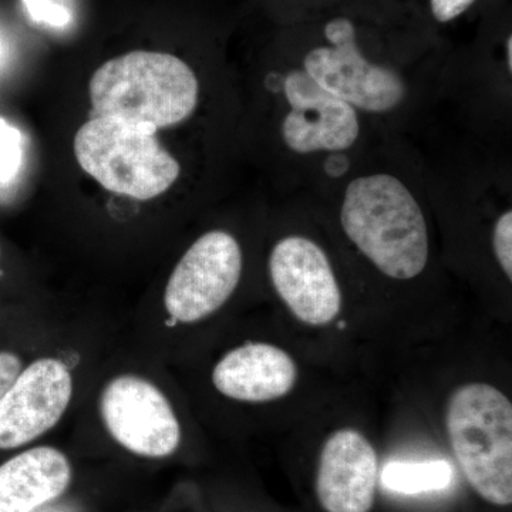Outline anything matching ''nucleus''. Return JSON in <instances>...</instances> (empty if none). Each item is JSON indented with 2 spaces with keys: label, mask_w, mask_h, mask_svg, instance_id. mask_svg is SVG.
I'll use <instances>...</instances> for the list:
<instances>
[{
  "label": "nucleus",
  "mask_w": 512,
  "mask_h": 512,
  "mask_svg": "<svg viewBox=\"0 0 512 512\" xmlns=\"http://www.w3.org/2000/svg\"><path fill=\"white\" fill-rule=\"evenodd\" d=\"M104 426L121 447L136 456L165 458L181 443L174 409L160 389L143 377L110 380L100 397Z\"/></svg>",
  "instance_id": "0eeeda50"
},
{
  "label": "nucleus",
  "mask_w": 512,
  "mask_h": 512,
  "mask_svg": "<svg viewBox=\"0 0 512 512\" xmlns=\"http://www.w3.org/2000/svg\"><path fill=\"white\" fill-rule=\"evenodd\" d=\"M69 458L53 447H33L0 464V512H37L72 483Z\"/></svg>",
  "instance_id": "ddd939ff"
},
{
  "label": "nucleus",
  "mask_w": 512,
  "mask_h": 512,
  "mask_svg": "<svg viewBox=\"0 0 512 512\" xmlns=\"http://www.w3.org/2000/svg\"><path fill=\"white\" fill-rule=\"evenodd\" d=\"M19 140V131L3 124L2 137H0V181L2 183L12 180L18 173L20 161H22Z\"/></svg>",
  "instance_id": "2eb2a0df"
},
{
  "label": "nucleus",
  "mask_w": 512,
  "mask_h": 512,
  "mask_svg": "<svg viewBox=\"0 0 512 512\" xmlns=\"http://www.w3.org/2000/svg\"><path fill=\"white\" fill-rule=\"evenodd\" d=\"M242 274V251L225 231H211L185 252L168 279L164 305L180 323L208 318L231 298Z\"/></svg>",
  "instance_id": "423d86ee"
},
{
  "label": "nucleus",
  "mask_w": 512,
  "mask_h": 512,
  "mask_svg": "<svg viewBox=\"0 0 512 512\" xmlns=\"http://www.w3.org/2000/svg\"><path fill=\"white\" fill-rule=\"evenodd\" d=\"M74 154L106 190L140 201L167 191L181 170L154 131L109 117H93L80 127Z\"/></svg>",
  "instance_id": "20e7f679"
},
{
  "label": "nucleus",
  "mask_w": 512,
  "mask_h": 512,
  "mask_svg": "<svg viewBox=\"0 0 512 512\" xmlns=\"http://www.w3.org/2000/svg\"><path fill=\"white\" fill-rule=\"evenodd\" d=\"M59 2L60 0H25V5L29 15L37 22L60 28L69 23L70 13Z\"/></svg>",
  "instance_id": "f3484780"
},
{
  "label": "nucleus",
  "mask_w": 512,
  "mask_h": 512,
  "mask_svg": "<svg viewBox=\"0 0 512 512\" xmlns=\"http://www.w3.org/2000/svg\"><path fill=\"white\" fill-rule=\"evenodd\" d=\"M493 244L501 268L512 279V212L508 210L495 222Z\"/></svg>",
  "instance_id": "dca6fc26"
},
{
  "label": "nucleus",
  "mask_w": 512,
  "mask_h": 512,
  "mask_svg": "<svg viewBox=\"0 0 512 512\" xmlns=\"http://www.w3.org/2000/svg\"><path fill=\"white\" fill-rule=\"evenodd\" d=\"M476 0H430L431 12L441 23L451 22L463 15Z\"/></svg>",
  "instance_id": "6ab92c4d"
},
{
  "label": "nucleus",
  "mask_w": 512,
  "mask_h": 512,
  "mask_svg": "<svg viewBox=\"0 0 512 512\" xmlns=\"http://www.w3.org/2000/svg\"><path fill=\"white\" fill-rule=\"evenodd\" d=\"M349 160L343 153H332L325 163V173L332 178H339L348 173Z\"/></svg>",
  "instance_id": "aec40b11"
},
{
  "label": "nucleus",
  "mask_w": 512,
  "mask_h": 512,
  "mask_svg": "<svg viewBox=\"0 0 512 512\" xmlns=\"http://www.w3.org/2000/svg\"><path fill=\"white\" fill-rule=\"evenodd\" d=\"M269 272L279 298L296 319L323 326L338 318L342 306L335 272L318 244L305 237H286L269 256Z\"/></svg>",
  "instance_id": "1a4fd4ad"
},
{
  "label": "nucleus",
  "mask_w": 512,
  "mask_h": 512,
  "mask_svg": "<svg viewBox=\"0 0 512 512\" xmlns=\"http://www.w3.org/2000/svg\"><path fill=\"white\" fill-rule=\"evenodd\" d=\"M89 89L94 117L126 121L157 133L194 113L200 84L177 56L137 50L99 67Z\"/></svg>",
  "instance_id": "f03ea898"
},
{
  "label": "nucleus",
  "mask_w": 512,
  "mask_h": 512,
  "mask_svg": "<svg viewBox=\"0 0 512 512\" xmlns=\"http://www.w3.org/2000/svg\"><path fill=\"white\" fill-rule=\"evenodd\" d=\"M329 46L311 50L303 70L333 96L355 109L386 113L406 96V84L393 69L369 62L356 42L352 20L336 18L325 26Z\"/></svg>",
  "instance_id": "39448f33"
},
{
  "label": "nucleus",
  "mask_w": 512,
  "mask_h": 512,
  "mask_svg": "<svg viewBox=\"0 0 512 512\" xmlns=\"http://www.w3.org/2000/svg\"><path fill=\"white\" fill-rule=\"evenodd\" d=\"M453 476V467L446 460L390 461L379 478L390 493L414 495L446 490Z\"/></svg>",
  "instance_id": "4468645a"
},
{
  "label": "nucleus",
  "mask_w": 512,
  "mask_h": 512,
  "mask_svg": "<svg viewBox=\"0 0 512 512\" xmlns=\"http://www.w3.org/2000/svg\"><path fill=\"white\" fill-rule=\"evenodd\" d=\"M505 49H507V52H505V60H507V66L508 70H510V73L512 72V37L508 36L507 42H505Z\"/></svg>",
  "instance_id": "412c9836"
},
{
  "label": "nucleus",
  "mask_w": 512,
  "mask_h": 512,
  "mask_svg": "<svg viewBox=\"0 0 512 512\" xmlns=\"http://www.w3.org/2000/svg\"><path fill=\"white\" fill-rule=\"evenodd\" d=\"M23 370V362L18 353L0 350V400L18 379Z\"/></svg>",
  "instance_id": "a211bd4d"
},
{
  "label": "nucleus",
  "mask_w": 512,
  "mask_h": 512,
  "mask_svg": "<svg viewBox=\"0 0 512 512\" xmlns=\"http://www.w3.org/2000/svg\"><path fill=\"white\" fill-rule=\"evenodd\" d=\"M340 222L350 241L389 278L409 281L426 268V220L399 178L372 174L353 180L346 188Z\"/></svg>",
  "instance_id": "f257e3e1"
},
{
  "label": "nucleus",
  "mask_w": 512,
  "mask_h": 512,
  "mask_svg": "<svg viewBox=\"0 0 512 512\" xmlns=\"http://www.w3.org/2000/svg\"><path fill=\"white\" fill-rule=\"evenodd\" d=\"M72 396V373L59 359L42 357L23 367L0 400V451L18 450L52 430Z\"/></svg>",
  "instance_id": "6e6552de"
},
{
  "label": "nucleus",
  "mask_w": 512,
  "mask_h": 512,
  "mask_svg": "<svg viewBox=\"0 0 512 512\" xmlns=\"http://www.w3.org/2000/svg\"><path fill=\"white\" fill-rule=\"evenodd\" d=\"M298 367L285 350L268 343H247L222 357L212 372L215 389L229 399L266 403L291 393Z\"/></svg>",
  "instance_id": "f8f14e48"
},
{
  "label": "nucleus",
  "mask_w": 512,
  "mask_h": 512,
  "mask_svg": "<svg viewBox=\"0 0 512 512\" xmlns=\"http://www.w3.org/2000/svg\"><path fill=\"white\" fill-rule=\"evenodd\" d=\"M379 458L359 431L343 429L320 453L316 493L328 512H369L375 503Z\"/></svg>",
  "instance_id": "9b49d317"
},
{
  "label": "nucleus",
  "mask_w": 512,
  "mask_h": 512,
  "mask_svg": "<svg viewBox=\"0 0 512 512\" xmlns=\"http://www.w3.org/2000/svg\"><path fill=\"white\" fill-rule=\"evenodd\" d=\"M451 450L468 484L487 503H512V404L485 383L458 387L447 404Z\"/></svg>",
  "instance_id": "7ed1b4c3"
},
{
  "label": "nucleus",
  "mask_w": 512,
  "mask_h": 512,
  "mask_svg": "<svg viewBox=\"0 0 512 512\" xmlns=\"http://www.w3.org/2000/svg\"><path fill=\"white\" fill-rule=\"evenodd\" d=\"M284 92L291 110L282 136L293 153H343L356 143L360 123L355 107L322 89L305 70L285 77Z\"/></svg>",
  "instance_id": "9d476101"
}]
</instances>
